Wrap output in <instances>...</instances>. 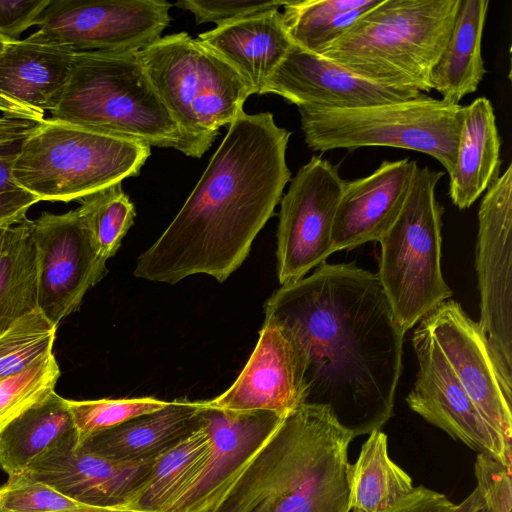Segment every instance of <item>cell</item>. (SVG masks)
Returning a JSON list of instances; mask_svg holds the SVG:
<instances>
[{"label": "cell", "mask_w": 512, "mask_h": 512, "mask_svg": "<svg viewBox=\"0 0 512 512\" xmlns=\"http://www.w3.org/2000/svg\"><path fill=\"white\" fill-rule=\"evenodd\" d=\"M51 0H0V38L18 41L29 27L36 25Z\"/></svg>", "instance_id": "cell-39"}, {"label": "cell", "mask_w": 512, "mask_h": 512, "mask_svg": "<svg viewBox=\"0 0 512 512\" xmlns=\"http://www.w3.org/2000/svg\"><path fill=\"white\" fill-rule=\"evenodd\" d=\"M20 143L0 144V192L21 189L13 177V165L20 149Z\"/></svg>", "instance_id": "cell-42"}, {"label": "cell", "mask_w": 512, "mask_h": 512, "mask_svg": "<svg viewBox=\"0 0 512 512\" xmlns=\"http://www.w3.org/2000/svg\"><path fill=\"white\" fill-rule=\"evenodd\" d=\"M344 183L338 168L318 155L290 180L280 201L277 229V274L281 285L302 279L333 253V220Z\"/></svg>", "instance_id": "cell-13"}, {"label": "cell", "mask_w": 512, "mask_h": 512, "mask_svg": "<svg viewBox=\"0 0 512 512\" xmlns=\"http://www.w3.org/2000/svg\"><path fill=\"white\" fill-rule=\"evenodd\" d=\"M461 0H380L321 56L389 86L429 93Z\"/></svg>", "instance_id": "cell-4"}, {"label": "cell", "mask_w": 512, "mask_h": 512, "mask_svg": "<svg viewBox=\"0 0 512 512\" xmlns=\"http://www.w3.org/2000/svg\"><path fill=\"white\" fill-rule=\"evenodd\" d=\"M40 200L32 193L18 189L0 192V229H7L26 219L30 207Z\"/></svg>", "instance_id": "cell-40"}, {"label": "cell", "mask_w": 512, "mask_h": 512, "mask_svg": "<svg viewBox=\"0 0 512 512\" xmlns=\"http://www.w3.org/2000/svg\"><path fill=\"white\" fill-rule=\"evenodd\" d=\"M313 151L385 146L433 157L450 175L466 106L421 94L409 100L351 109L297 107Z\"/></svg>", "instance_id": "cell-8"}, {"label": "cell", "mask_w": 512, "mask_h": 512, "mask_svg": "<svg viewBox=\"0 0 512 512\" xmlns=\"http://www.w3.org/2000/svg\"><path fill=\"white\" fill-rule=\"evenodd\" d=\"M75 53L26 39L6 42L0 53L2 116L43 121L60 101Z\"/></svg>", "instance_id": "cell-19"}, {"label": "cell", "mask_w": 512, "mask_h": 512, "mask_svg": "<svg viewBox=\"0 0 512 512\" xmlns=\"http://www.w3.org/2000/svg\"><path fill=\"white\" fill-rule=\"evenodd\" d=\"M100 255L108 260L121 246L134 224L136 211L129 196L118 182L79 200Z\"/></svg>", "instance_id": "cell-32"}, {"label": "cell", "mask_w": 512, "mask_h": 512, "mask_svg": "<svg viewBox=\"0 0 512 512\" xmlns=\"http://www.w3.org/2000/svg\"><path fill=\"white\" fill-rule=\"evenodd\" d=\"M484 501L475 488L462 502L455 504L437 491L419 486L398 504L384 512H478Z\"/></svg>", "instance_id": "cell-38"}, {"label": "cell", "mask_w": 512, "mask_h": 512, "mask_svg": "<svg viewBox=\"0 0 512 512\" xmlns=\"http://www.w3.org/2000/svg\"><path fill=\"white\" fill-rule=\"evenodd\" d=\"M478 512H488L485 508V506L483 508H481Z\"/></svg>", "instance_id": "cell-47"}, {"label": "cell", "mask_w": 512, "mask_h": 512, "mask_svg": "<svg viewBox=\"0 0 512 512\" xmlns=\"http://www.w3.org/2000/svg\"><path fill=\"white\" fill-rule=\"evenodd\" d=\"M90 507L24 474L8 476L0 486V512H81Z\"/></svg>", "instance_id": "cell-35"}, {"label": "cell", "mask_w": 512, "mask_h": 512, "mask_svg": "<svg viewBox=\"0 0 512 512\" xmlns=\"http://www.w3.org/2000/svg\"><path fill=\"white\" fill-rule=\"evenodd\" d=\"M5 43H6V42H5V41H3V40L0 38V53H1V51L3 50Z\"/></svg>", "instance_id": "cell-46"}, {"label": "cell", "mask_w": 512, "mask_h": 512, "mask_svg": "<svg viewBox=\"0 0 512 512\" xmlns=\"http://www.w3.org/2000/svg\"><path fill=\"white\" fill-rule=\"evenodd\" d=\"M117 512H141V511H136V510H131V509H119Z\"/></svg>", "instance_id": "cell-45"}, {"label": "cell", "mask_w": 512, "mask_h": 512, "mask_svg": "<svg viewBox=\"0 0 512 512\" xmlns=\"http://www.w3.org/2000/svg\"><path fill=\"white\" fill-rule=\"evenodd\" d=\"M489 0H461L448 42L430 74L431 90L459 104L474 93L487 70L482 36Z\"/></svg>", "instance_id": "cell-25"}, {"label": "cell", "mask_w": 512, "mask_h": 512, "mask_svg": "<svg viewBox=\"0 0 512 512\" xmlns=\"http://www.w3.org/2000/svg\"><path fill=\"white\" fill-rule=\"evenodd\" d=\"M511 472L494 458L478 453L474 464L476 488L488 512H511Z\"/></svg>", "instance_id": "cell-37"}, {"label": "cell", "mask_w": 512, "mask_h": 512, "mask_svg": "<svg viewBox=\"0 0 512 512\" xmlns=\"http://www.w3.org/2000/svg\"><path fill=\"white\" fill-rule=\"evenodd\" d=\"M412 345L418 370L406 396L410 409L453 439L506 466L489 428L422 320L414 330Z\"/></svg>", "instance_id": "cell-16"}, {"label": "cell", "mask_w": 512, "mask_h": 512, "mask_svg": "<svg viewBox=\"0 0 512 512\" xmlns=\"http://www.w3.org/2000/svg\"><path fill=\"white\" fill-rule=\"evenodd\" d=\"M202 401L175 400L155 412L99 432L77 445L126 462L152 461L202 424Z\"/></svg>", "instance_id": "cell-23"}, {"label": "cell", "mask_w": 512, "mask_h": 512, "mask_svg": "<svg viewBox=\"0 0 512 512\" xmlns=\"http://www.w3.org/2000/svg\"><path fill=\"white\" fill-rule=\"evenodd\" d=\"M197 40L233 66L253 94H262L293 45L279 9L216 26Z\"/></svg>", "instance_id": "cell-22"}, {"label": "cell", "mask_w": 512, "mask_h": 512, "mask_svg": "<svg viewBox=\"0 0 512 512\" xmlns=\"http://www.w3.org/2000/svg\"><path fill=\"white\" fill-rule=\"evenodd\" d=\"M31 220L6 229L0 247V333L38 309L37 259Z\"/></svg>", "instance_id": "cell-29"}, {"label": "cell", "mask_w": 512, "mask_h": 512, "mask_svg": "<svg viewBox=\"0 0 512 512\" xmlns=\"http://www.w3.org/2000/svg\"><path fill=\"white\" fill-rule=\"evenodd\" d=\"M354 438L327 408L301 404L203 512H350Z\"/></svg>", "instance_id": "cell-3"}, {"label": "cell", "mask_w": 512, "mask_h": 512, "mask_svg": "<svg viewBox=\"0 0 512 512\" xmlns=\"http://www.w3.org/2000/svg\"><path fill=\"white\" fill-rule=\"evenodd\" d=\"M210 449V437L202 419L200 427L154 459L127 509L167 512L200 472Z\"/></svg>", "instance_id": "cell-27"}, {"label": "cell", "mask_w": 512, "mask_h": 512, "mask_svg": "<svg viewBox=\"0 0 512 512\" xmlns=\"http://www.w3.org/2000/svg\"><path fill=\"white\" fill-rule=\"evenodd\" d=\"M267 93L279 95L297 107L332 109L387 104L423 94L365 79L294 43L267 80L262 94Z\"/></svg>", "instance_id": "cell-17"}, {"label": "cell", "mask_w": 512, "mask_h": 512, "mask_svg": "<svg viewBox=\"0 0 512 512\" xmlns=\"http://www.w3.org/2000/svg\"><path fill=\"white\" fill-rule=\"evenodd\" d=\"M350 512H384L413 490L412 478L388 454L387 435L372 431L350 466Z\"/></svg>", "instance_id": "cell-28"}, {"label": "cell", "mask_w": 512, "mask_h": 512, "mask_svg": "<svg viewBox=\"0 0 512 512\" xmlns=\"http://www.w3.org/2000/svg\"><path fill=\"white\" fill-rule=\"evenodd\" d=\"M137 56L178 126L189 157L207 152L220 128L244 112L253 94L233 66L186 32L161 36Z\"/></svg>", "instance_id": "cell-6"}, {"label": "cell", "mask_w": 512, "mask_h": 512, "mask_svg": "<svg viewBox=\"0 0 512 512\" xmlns=\"http://www.w3.org/2000/svg\"><path fill=\"white\" fill-rule=\"evenodd\" d=\"M67 401L77 433L76 445L94 434L158 411L168 404L154 397Z\"/></svg>", "instance_id": "cell-33"}, {"label": "cell", "mask_w": 512, "mask_h": 512, "mask_svg": "<svg viewBox=\"0 0 512 512\" xmlns=\"http://www.w3.org/2000/svg\"><path fill=\"white\" fill-rule=\"evenodd\" d=\"M49 119L189 155L136 53L76 52Z\"/></svg>", "instance_id": "cell-5"}, {"label": "cell", "mask_w": 512, "mask_h": 512, "mask_svg": "<svg viewBox=\"0 0 512 512\" xmlns=\"http://www.w3.org/2000/svg\"><path fill=\"white\" fill-rule=\"evenodd\" d=\"M489 428L506 467L512 470V390L496 367L478 322L453 299L421 319Z\"/></svg>", "instance_id": "cell-14"}, {"label": "cell", "mask_w": 512, "mask_h": 512, "mask_svg": "<svg viewBox=\"0 0 512 512\" xmlns=\"http://www.w3.org/2000/svg\"><path fill=\"white\" fill-rule=\"evenodd\" d=\"M60 369L52 354L27 370L0 381V434L31 406L55 390Z\"/></svg>", "instance_id": "cell-34"}, {"label": "cell", "mask_w": 512, "mask_h": 512, "mask_svg": "<svg viewBox=\"0 0 512 512\" xmlns=\"http://www.w3.org/2000/svg\"><path fill=\"white\" fill-rule=\"evenodd\" d=\"M501 137L491 101L476 98L466 106L449 196L460 210L469 208L499 177Z\"/></svg>", "instance_id": "cell-24"}, {"label": "cell", "mask_w": 512, "mask_h": 512, "mask_svg": "<svg viewBox=\"0 0 512 512\" xmlns=\"http://www.w3.org/2000/svg\"><path fill=\"white\" fill-rule=\"evenodd\" d=\"M119 509L90 507L81 512H117Z\"/></svg>", "instance_id": "cell-43"}, {"label": "cell", "mask_w": 512, "mask_h": 512, "mask_svg": "<svg viewBox=\"0 0 512 512\" xmlns=\"http://www.w3.org/2000/svg\"><path fill=\"white\" fill-rule=\"evenodd\" d=\"M512 165L489 186L478 210L475 266L480 321L492 358L512 390Z\"/></svg>", "instance_id": "cell-11"}, {"label": "cell", "mask_w": 512, "mask_h": 512, "mask_svg": "<svg viewBox=\"0 0 512 512\" xmlns=\"http://www.w3.org/2000/svg\"><path fill=\"white\" fill-rule=\"evenodd\" d=\"M5 231L6 229H0V247L4 238Z\"/></svg>", "instance_id": "cell-44"}, {"label": "cell", "mask_w": 512, "mask_h": 512, "mask_svg": "<svg viewBox=\"0 0 512 512\" xmlns=\"http://www.w3.org/2000/svg\"><path fill=\"white\" fill-rule=\"evenodd\" d=\"M32 120L0 117V144L24 140L42 123Z\"/></svg>", "instance_id": "cell-41"}, {"label": "cell", "mask_w": 512, "mask_h": 512, "mask_svg": "<svg viewBox=\"0 0 512 512\" xmlns=\"http://www.w3.org/2000/svg\"><path fill=\"white\" fill-rule=\"evenodd\" d=\"M264 314L292 346L302 404L327 408L354 437L389 421L405 333L377 273L324 262L275 290Z\"/></svg>", "instance_id": "cell-1"}, {"label": "cell", "mask_w": 512, "mask_h": 512, "mask_svg": "<svg viewBox=\"0 0 512 512\" xmlns=\"http://www.w3.org/2000/svg\"><path fill=\"white\" fill-rule=\"evenodd\" d=\"M57 326L35 309L0 333V381L53 354Z\"/></svg>", "instance_id": "cell-31"}, {"label": "cell", "mask_w": 512, "mask_h": 512, "mask_svg": "<svg viewBox=\"0 0 512 512\" xmlns=\"http://www.w3.org/2000/svg\"><path fill=\"white\" fill-rule=\"evenodd\" d=\"M380 0H289L283 23L292 42L321 54Z\"/></svg>", "instance_id": "cell-30"}, {"label": "cell", "mask_w": 512, "mask_h": 512, "mask_svg": "<svg viewBox=\"0 0 512 512\" xmlns=\"http://www.w3.org/2000/svg\"><path fill=\"white\" fill-rule=\"evenodd\" d=\"M36 251L38 309L58 327L107 273L88 219L79 206L63 214L43 212L30 223Z\"/></svg>", "instance_id": "cell-12"}, {"label": "cell", "mask_w": 512, "mask_h": 512, "mask_svg": "<svg viewBox=\"0 0 512 512\" xmlns=\"http://www.w3.org/2000/svg\"><path fill=\"white\" fill-rule=\"evenodd\" d=\"M443 175L415 163L400 213L378 241L377 275L404 333L452 296L441 270L444 209L435 194Z\"/></svg>", "instance_id": "cell-9"}, {"label": "cell", "mask_w": 512, "mask_h": 512, "mask_svg": "<svg viewBox=\"0 0 512 512\" xmlns=\"http://www.w3.org/2000/svg\"><path fill=\"white\" fill-rule=\"evenodd\" d=\"M67 399L52 391L0 434V467L8 475L23 473L52 444L75 431Z\"/></svg>", "instance_id": "cell-26"}, {"label": "cell", "mask_w": 512, "mask_h": 512, "mask_svg": "<svg viewBox=\"0 0 512 512\" xmlns=\"http://www.w3.org/2000/svg\"><path fill=\"white\" fill-rule=\"evenodd\" d=\"M233 411L267 410L286 416L302 404L292 346L274 325L263 324L257 345L235 382L205 401Z\"/></svg>", "instance_id": "cell-21"}, {"label": "cell", "mask_w": 512, "mask_h": 512, "mask_svg": "<svg viewBox=\"0 0 512 512\" xmlns=\"http://www.w3.org/2000/svg\"><path fill=\"white\" fill-rule=\"evenodd\" d=\"M291 132L270 112L239 115L170 225L137 259L135 277L171 285L194 274L224 282L281 201Z\"/></svg>", "instance_id": "cell-2"}, {"label": "cell", "mask_w": 512, "mask_h": 512, "mask_svg": "<svg viewBox=\"0 0 512 512\" xmlns=\"http://www.w3.org/2000/svg\"><path fill=\"white\" fill-rule=\"evenodd\" d=\"M165 0H51L26 40L73 52L136 53L170 23Z\"/></svg>", "instance_id": "cell-10"}, {"label": "cell", "mask_w": 512, "mask_h": 512, "mask_svg": "<svg viewBox=\"0 0 512 512\" xmlns=\"http://www.w3.org/2000/svg\"><path fill=\"white\" fill-rule=\"evenodd\" d=\"M416 161H383L370 175L345 181L332 227V251L379 241L406 199Z\"/></svg>", "instance_id": "cell-20"}, {"label": "cell", "mask_w": 512, "mask_h": 512, "mask_svg": "<svg viewBox=\"0 0 512 512\" xmlns=\"http://www.w3.org/2000/svg\"><path fill=\"white\" fill-rule=\"evenodd\" d=\"M151 154L146 144L45 118L20 143L13 177L40 201H79L137 176Z\"/></svg>", "instance_id": "cell-7"}, {"label": "cell", "mask_w": 512, "mask_h": 512, "mask_svg": "<svg viewBox=\"0 0 512 512\" xmlns=\"http://www.w3.org/2000/svg\"><path fill=\"white\" fill-rule=\"evenodd\" d=\"M76 444L75 430L36 457L21 474L91 507L127 509L154 460L117 461Z\"/></svg>", "instance_id": "cell-15"}, {"label": "cell", "mask_w": 512, "mask_h": 512, "mask_svg": "<svg viewBox=\"0 0 512 512\" xmlns=\"http://www.w3.org/2000/svg\"><path fill=\"white\" fill-rule=\"evenodd\" d=\"M287 1L281 0H180L174 5L190 11L197 24L215 23L220 26L256 14L278 10Z\"/></svg>", "instance_id": "cell-36"}, {"label": "cell", "mask_w": 512, "mask_h": 512, "mask_svg": "<svg viewBox=\"0 0 512 512\" xmlns=\"http://www.w3.org/2000/svg\"><path fill=\"white\" fill-rule=\"evenodd\" d=\"M201 416L211 441L210 453L195 479L167 512H203L285 417L267 410L218 409L205 401Z\"/></svg>", "instance_id": "cell-18"}]
</instances>
